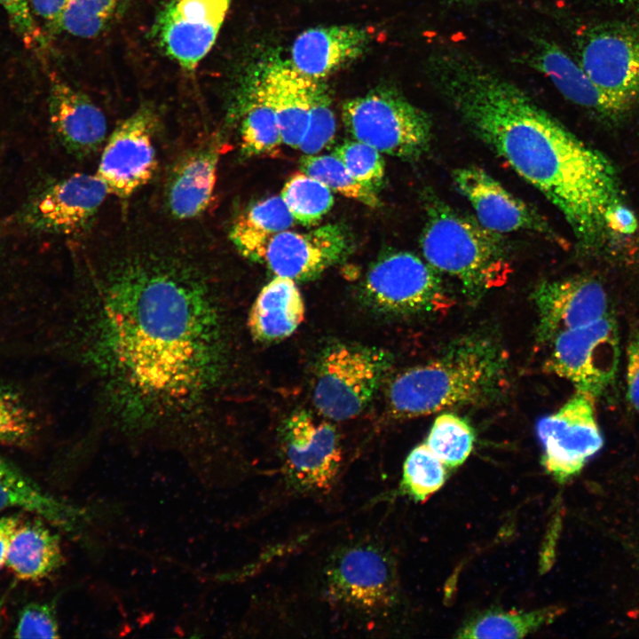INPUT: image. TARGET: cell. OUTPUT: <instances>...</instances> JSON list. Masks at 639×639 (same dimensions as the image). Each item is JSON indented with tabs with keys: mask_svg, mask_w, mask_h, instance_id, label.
Instances as JSON below:
<instances>
[{
	"mask_svg": "<svg viewBox=\"0 0 639 639\" xmlns=\"http://www.w3.org/2000/svg\"><path fill=\"white\" fill-rule=\"evenodd\" d=\"M57 306L51 342L81 373L94 419L132 435L206 430L230 343L205 261L156 244L126 248Z\"/></svg>",
	"mask_w": 639,
	"mask_h": 639,
	"instance_id": "cell-1",
	"label": "cell"
},
{
	"mask_svg": "<svg viewBox=\"0 0 639 639\" xmlns=\"http://www.w3.org/2000/svg\"><path fill=\"white\" fill-rule=\"evenodd\" d=\"M434 89L465 126L564 216L578 246L602 248L625 202L616 169L516 84L456 49L435 51Z\"/></svg>",
	"mask_w": 639,
	"mask_h": 639,
	"instance_id": "cell-2",
	"label": "cell"
},
{
	"mask_svg": "<svg viewBox=\"0 0 639 639\" xmlns=\"http://www.w3.org/2000/svg\"><path fill=\"white\" fill-rule=\"evenodd\" d=\"M506 376L501 348L489 338L469 336L393 379L387 392L389 412L396 418H413L477 405L496 398Z\"/></svg>",
	"mask_w": 639,
	"mask_h": 639,
	"instance_id": "cell-3",
	"label": "cell"
},
{
	"mask_svg": "<svg viewBox=\"0 0 639 639\" xmlns=\"http://www.w3.org/2000/svg\"><path fill=\"white\" fill-rule=\"evenodd\" d=\"M420 244L428 264L456 278L471 297L496 286L507 272L508 248L501 234L437 197L426 204Z\"/></svg>",
	"mask_w": 639,
	"mask_h": 639,
	"instance_id": "cell-4",
	"label": "cell"
},
{
	"mask_svg": "<svg viewBox=\"0 0 639 639\" xmlns=\"http://www.w3.org/2000/svg\"><path fill=\"white\" fill-rule=\"evenodd\" d=\"M392 364V355L382 348L346 343L326 347L315 367V407L334 421L359 415L375 396Z\"/></svg>",
	"mask_w": 639,
	"mask_h": 639,
	"instance_id": "cell-5",
	"label": "cell"
},
{
	"mask_svg": "<svg viewBox=\"0 0 639 639\" xmlns=\"http://www.w3.org/2000/svg\"><path fill=\"white\" fill-rule=\"evenodd\" d=\"M342 116L354 139L381 153L412 160L430 147V118L395 90L377 89L347 100Z\"/></svg>",
	"mask_w": 639,
	"mask_h": 639,
	"instance_id": "cell-6",
	"label": "cell"
},
{
	"mask_svg": "<svg viewBox=\"0 0 639 639\" xmlns=\"http://www.w3.org/2000/svg\"><path fill=\"white\" fill-rule=\"evenodd\" d=\"M363 296L376 312L393 316L435 312L447 305L438 271L406 251L382 256L370 267Z\"/></svg>",
	"mask_w": 639,
	"mask_h": 639,
	"instance_id": "cell-7",
	"label": "cell"
},
{
	"mask_svg": "<svg viewBox=\"0 0 639 639\" xmlns=\"http://www.w3.org/2000/svg\"><path fill=\"white\" fill-rule=\"evenodd\" d=\"M578 62L610 97L632 108L639 100V21H606L585 29Z\"/></svg>",
	"mask_w": 639,
	"mask_h": 639,
	"instance_id": "cell-8",
	"label": "cell"
},
{
	"mask_svg": "<svg viewBox=\"0 0 639 639\" xmlns=\"http://www.w3.org/2000/svg\"><path fill=\"white\" fill-rule=\"evenodd\" d=\"M545 369L570 381L577 391L595 398L613 381L620 346L618 327L610 315L559 334Z\"/></svg>",
	"mask_w": 639,
	"mask_h": 639,
	"instance_id": "cell-9",
	"label": "cell"
},
{
	"mask_svg": "<svg viewBox=\"0 0 639 639\" xmlns=\"http://www.w3.org/2000/svg\"><path fill=\"white\" fill-rule=\"evenodd\" d=\"M594 404V397L576 391L556 413L537 423L543 464L559 482L579 473L603 446Z\"/></svg>",
	"mask_w": 639,
	"mask_h": 639,
	"instance_id": "cell-10",
	"label": "cell"
},
{
	"mask_svg": "<svg viewBox=\"0 0 639 639\" xmlns=\"http://www.w3.org/2000/svg\"><path fill=\"white\" fill-rule=\"evenodd\" d=\"M156 126L154 111L141 106L110 134L96 172L109 193L129 198L153 178L157 167Z\"/></svg>",
	"mask_w": 639,
	"mask_h": 639,
	"instance_id": "cell-11",
	"label": "cell"
},
{
	"mask_svg": "<svg viewBox=\"0 0 639 639\" xmlns=\"http://www.w3.org/2000/svg\"><path fill=\"white\" fill-rule=\"evenodd\" d=\"M286 472L304 489H326L339 469L342 451L336 429L304 409L292 412L280 429Z\"/></svg>",
	"mask_w": 639,
	"mask_h": 639,
	"instance_id": "cell-12",
	"label": "cell"
},
{
	"mask_svg": "<svg viewBox=\"0 0 639 639\" xmlns=\"http://www.w3.org/2000/svg\"><path fill=\"white\" fill-rule=\"evenodd\" d=\"M233 0H171L159 12L154 36L163 51L192 71L214 45Z\"/></svg>",
	"mask_w": 639,
	"mask_h": 639,
	"instance_id": "cell-13",
	"label": "cell"
},
{
	"mask_svg": "<svg viewBox=\"0 0 639 639\" xmlns=\"http://www.w3.org/2000/svg\"><path fill=\"white\" fill-rule=\"evenodd\" d=\"M109 191L97 174L75 173L45 187L26 206L23 220L32 229L71 234L89 225Z\"/></svg>",
	"mask_w": 639,
	"mask_h": 639,
	"instance_id": "cell-14",
	"label": "cell"
},
{
	"mask_svg": "<svg viewBox=\"0 0 639 639\" xmlns=\"http://www.w3.org/2000/svg\"><path fill=\"white\" fill-rule=\"evenodd\" d=\"M351 248L347 230L338 224L304 233L286 230L271 239L262 263L276 276L307 281L343 261Z\"/></svg>",
	"mask_w": 639,
	"mask_h": 639,
	"instance_id": "cell-15",
	"label": "cell"
},
{
	"mask_svg": "<svg viewBox=\"0 0 639 639\" xmlns=\"http://www.w3.org/2000/svg\"><path fill=\"white\" fill-rule=\"evenodd\" d=\"M453 179L485 228L500 234L525 231L554 241L558 240L537 210L509 192L485 170L473 165L461 167L454 170Z\"/></svg>",
	"mask_w": 639,
	"mask_h": 639,
	"instance_id": "cell-16",
	"label": "cell"
},
{
	"mask_svg": "<svg viewBox=\"0 0 639 639\" xmlns=\"http://www.w3.org/2000/svg\"><path fill=\"white\" fill-rule=\"evenodd\" d=\"M538 314L537 336L540 343L559 334L596 321L608 312V296L599 281L572 277L540 283L532 292Z\"/></svg>",
	"mask_w": 639,
	"mask_h": 639,
	"instance_id": "cell-17",
	"label": "cell"
},
{
	"mask_svg": "<svg viewBox=\"0 0 639 639\" xmlns=\"http://www.w3.org/2000/svg\"><path fill=\"white\" fill-rule=\"evenodd\" d=\"M327 588L335 600L355 608L374 611L384 607L393 594L390 563L375 548H350L331 564Z\"/></svg>",
	"mask_w": 639,
	"mask_h": 639,
	"instance_id": "cell-18",
	"label": "cell"
},
{
	"mask_svg": "<svg viewBox=\"0 0 639 639\" xmlns=\"http://www.w3.org/2000/svg\"><path fill=\"white\" fill-rule=\"evenodd\" d=\"M527 61L548 77L566 99L601 118L618 120L631 109L602 91L579 62L554 43L538 39Z\"/></svg>",
	"mask_w": 639,
	"mask_h": 639,
	"instance_id": "cell-19",
	"label": "cell"
},
{
	"mask_svg": "<svg viewBox=\"0 0 639 639\" xmlns=\"http://www.w3.org/2000/svg\"><path fill=\"white\" fill-rule=\"evenodd\" d=\"M371 36L369 30L352 25L304 30L293 43L290 65L302 75L320 80L362 55Z\"/></svg>",
	"mask_w": 639,
	"mask_h": 639,
	"instance_id": "cell-20",
	"label": "cell"
},
{
	"mask_svg": "<svg viewBox=\"0 0 639 639\" xmlns=\"http://www.w3.org/2000/svg\"><path fill=\"white\" fill-rule=\"evenodd\" d=\"M48 106L55 134L72 154H91L105 141L107 122L104 113L84 93L59 78L51 81Z\"/></svg>",
	"mask_w": 639,
	"mask_h": 639,
	"instance_id": "cell-21",
	"label": "cell"
},
{
	"mask_svg": "<svg viewBox=\"0 0 639 639\" xmlns=\"http://www.w3.org/2000/svg\"><path fill=\"white\" fill-rule=\"evenodd\" d=\"M219 155V145L211 139L180 158L166 186V203L173 217L191 219L208 209L213 199Z\"/></svg>",
	"mask_w": 639,
	"mask_h": 639,
	"instance_id": "cell-22",
	"label": "cell"
},
{
	"mask_svg": "<svg viewBox=\"0 0 639 639\" xmlns=\"http://www.w3.org/2000/svg\"><path fill=\"white\" fill-rule=\"evenodd\" d=\"M305 306L296 280L276 276L256 296L248 318L253 338L260 343L281 341L304 320Z\"/></svg>",
	"mask_w": 639,
	"mask_h": 639,
	"instance_id": "cell-23",
	"label": "cell"
},
{
	"mask_svg": "<svg viewBox=\"0 0 639 639\" xmlns=\"http://www.w3.org/2000/svg\"><path fill=\"white\" fill-rule=\"evenodd\" d=\"M263 76L273 99L282 143L297 149L308 128L317 80L283 62L270 65Z\"/></svg>",
	"mask_w": 639,
	"mask_h": 639,
	"instance_id": "cell-24",
	"label": "cell"
},
{
	"mask_svg": "<svg viewBox=\"0 0 639 639\" xmlns=\"http://www.w3.org/2000/svg\"><path fill=\"white\" fill-rule=\"evenodd\" d=\"M63 561L59 537L42 517L20 521L11 539L5 564L15 577L23 581H39L56 572Z\"/></svg>",
	"mask_w": 639,
	"mask_h": 639,
	"instance_id": "cell-25",
	"label": "cell"
},
{
	"mask_svg": "<svg viewBox=\"0 0 639 639\" xmlns=\"http://www.w3.org/2000/svg\"><path fill=\"white\" fill-rule=\"evenodd\" d=\"M295 220L280 195L260 201L234 221L230 239L244 257L262 263L271 239L288 230Z\"/></svg>",
	"mask_w": 639,
	"mask_h": 639,
	"instance_id": "cell-26",
	"label": "cell"
},
{
	"mask_svg": "<svg viewBox=\"0 0 639 639\" xmlns=\"http://www.w3.org/2000/svg\"><path fill=\"white\" fill-rule=\"evenodd\" d=\"M241 151L248 156L269 154L282 143L273 99L262 76L246 91L241 108Z\"/></svg>",
	"mask_w": 639,
	"mask_h": 639,
	"instance_id": "cell-27",
	"label": "cell"
},
{
	"mask_svg": "<svg viewBox=\"0 0 639 639\" xmlns=\"http://www.w3.org/2000/svg\"><path fill=\"white\" fill-rule=\"evenodd\" d=\"M12 509L28 511L59 525L67 523L73 513L0 456V514Z\"/></svg>",
	"mask_w": 639,
	"mask_h": 639,
	"instance_id": "cell-28",
	"label": "cell"
},
{
	"mask_svg": "<svg viewBox=\"0 0 639 639\" xmlns=\"http://www.w3.org/2000/svg\"><path fill=\"white\" fill-rule=\"evenodd\" d=\"M560 612L556 607L531 611H489L467 623L461 638H520L550 623Z\"/></svg>",
	"mask_w": 639,
	"mask_h": 639,
	"instance_id": "cell-29",
	"label": "cell"
},
{
	"mask_svg": "<svg viewBox=\"0 0 639 639\" xmlns=\"http://www.w3.org/2000/svg\"><path fill=\"white\" fill-rule=\"evenodd\" d=\"M280 196L294 220L307 226L318 224L334 204L331 190L304 172L290 177Z\"/></svg>",
	"mask_w": 639,
	"mask_h": 639,
	"instance_id": "cell-30",
	"label": "cell"
},
{
	"mask_svg": "<svg viewBox=\"0 0 639 639\" xmlns=\"http://www.w3.org/2000/svg\"><path fill=\"white\" fill-rule=\"evenodd\" d=\"M38 426V414L27 398L15 389L0 383V446H28Z\"/></svg>",
	"mask_w": 639,
	"mask_h": 639,
	"instance_id": "cell-31",
	"label": "cell"
},
{
	"mask_svg": "<svg viewBox=\"0 0 639 639\" xmlns=\"http://www.w3.org/2000/svg\"><path fill=\"white\" fill-rule=\"evenodd\" d=\"M474 440V431L466 421L444 413L436 418L425 444L446 466L454 468L469 457Z\"/></svg>",
	"mask_w": 639,
	"mask_h": 639,
	"instance_id": "cell-32",
	"label": "cell"
},
{
	"mask_svg": "<svg viewBox=\"0 0 639 639\" xmlns=\"http://www.w3.org/2000/svg\"><path fill=\"white\" fill-rule=\"evenodd\" d=\"M300 170L323 183L331 191L345 197L359 201L370 208H376L381 204L376 193L356 181L334 154H304L300 160Z\"/></svg>",
	"mask_w": 639,
	"mask_h": 639,
	"instance_id": "cell-33",
	"label": "cell"
},
{
	"mask_svg": "<svg viewBox=\"0 0 639 639\" xmlns=\"http://www.w3.org/2000/svg\"><path fill=\"white\" fill-rule=\"evenodd\" d=\"M445 466L426 444L417 446L404 463V490L416 501L427 500L443 485L446 477Z\"/></svg>",
	"mask_w": 639,
	"mask_h": 639,
	"instance_id": "cell-34",
	"label": "cell"
},
{
	"mask_svg": "<svg viewBox=\"0 0 639 639\" xmlns=\"http://www.w3.org/2000/svg\"><path fill=\"white\" fill-rule=\"evenodd\" d=\"M120 0H68L59 19V31L81 38L99 35L111 21Z\"/></svg>",
	"mask_w": 639,
	"mask_h": 639,
	"instance_id": "cell-35",
	"label": "cell"
},
{
	"mask_svg": "<svg viewBox=\"0 0 639 639\" xmlns=\"http://www.w3.org/2000/svg\"><path fill=\"white\" fill-rule=\"evenodd\" d=\"M333 154L345 166L351 176L365 187L376 191L385 176V163L382 153L359 141L346 140L338 145Z\"/></svg>",
	"mask_w": 639,
	"mask_h": 639,
	"instance_id": "cell-36",
	"label": "cell"
},
{
	"mask_svg": "<svg viewBox=\"0 0 639 639\" xmlns=\"http://www.w3.org/2000/svg\"><path fill=\"white\" fill-rule=\"evenodd\" d=\"M335 129L331 98L325 84L317 80L312 92L308 128L298 149L304 154H318L331 143Z\"/></svg>",
	"mask_w": 639,
	"mask_h": 639,
	"instance_id": "cell-37",
	"label": "cell"
},
{
	"mask_svg": "<svg viewBox=\"0 0 639 639\" xmlns=\"http://www.w3.org/2000/svg\"><path fill=\"white\" fill-rule=\"evenodd\" d=\"M13 636L16 638L59 637L55 604L31 603L20 611Z\"/></svg>",
	"mask_w": 639,
	"mask_h": 639,
	"instance_id": "cell-38",
	"label": "cell"
},
{
	"mask_svg": "<svg viewBox=\"0 0 639 639\" xmlns=\"http://www.w3.org/2000/svg\"><path fill=\"white\" fill-rule=\"evenodd\" d=\"M10 26L26 47L33 49L43 43L41 28L36 25L28 0H0Z\"/></svg>",
	"mask_w": 639,
	"mask_h": 639,
	"instance_id": "cell-39",
	"label": "cell"
},
{
	"mask_svg": "<svg viewBox=\"0 0 639 639\" xmlns=\"http://www.w3.org/2000/svg\"><path fill=\"white\" fill-rule=\"evenodd\" d=\"M627 399L633 408L639 412V330L635 329L627 344Z\"/></svg>",
	"mask_w": 639,
	"mask_h": 639,
	"instance_id": "cell-40",
	"label": "cell"
},
{
	"mask_svg": "<svg viewBox=\"0 0 639 639\" xmlns=\"http://www.w3.org/2000/svg\"><path fill=\"white\" fill-rule=\"evenodd\" d=\"M68 0H29L32 11L40 18L47 28L59 31V22Z\"/></svg>",
	"mask_w": 639,
	"mask_h": 639,
	"instance_id": "cell-41",
	"label": "cell"
},
{
	"mask_svg": "<svg viewBox=\"0 0 639 639\" xmlns=\"http://www.w3.org/2000/svg\"><path fill=\"white\" fill-rule=\"evenodd\" d=\"M20 521L18 515L0 517V569L6 564L11 539Z\"/></svg>",
	"mask_w": 639,
	"mask_h": 639,
	"instance_id": "cell-42",
	"label": "cell"
},
{
	"mask_svg": "<svg viewBox=\"0 0 639 639\" xmlns=\"http://www.w3.org/2000/svg\"><path fill=\"white\" fill-rule=\"evenodd\" d=\"M17 322L0 306V339L7 337Z\"/></svg>",
	"mask_w": 639,
	"mask_h": 639,
	"instance_id": "cell-43",
	"label": "cell"
},
{
	"mask_svg": "<svg viewBox=\"0 0 639 639\" xmlns=\"http://www.w3.org/2000/svg\"><path fill=\"white\" fill-rule=\"evenodd\" d=\"M614 3L623 6H639V0H612Z\"/></svg>",
	"mask_w": 639,
	"mask_h": 639,
	"instance_id": "cell-44",
	"label": "cell"
},
{
	"mask_svg": "<svg viewBox=\"0 0 639 639\" xmlns=\"http://www.w3.org/2000/svg\"><path fill=\"white\" fill-rule=\"evenodd\" d=\"M3 606H4L3 599H2V597L0 596V632H1V627H2V611H3Z\"/></svg>",
	"mask_w": 639,
	"mask_h": 639,
	"instance_id": "cell-45",
	"label": "cell"
}]
</instances>
